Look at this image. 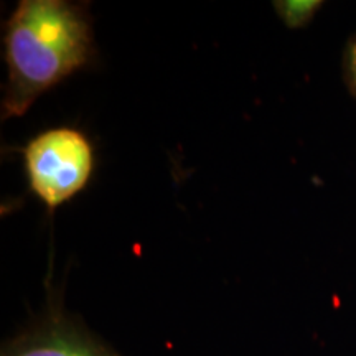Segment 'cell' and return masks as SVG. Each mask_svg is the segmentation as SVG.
Instances as JSON below:
<instances>
[{"label": "cell", "mask_w": 356, "mask_h": 356, "mask_svg": "<svg viewBox=\"0 0 356 356\" xmlns=\"http://www.w3.org/2000/svg\"><path fill=\"white\" fill-rule=\"evenodd\" d=\"M7 84L2 119L22 118L43 92L96 58L86 3L22 0L3 35Z\"/></svg>", "instance_id": "6da1fadb"}, {"label": "cell", "mask_w": 356, "mask_h": 356, "mask_svg": "<svg viewBox=\"0 0 356 356\" xmlns=\"http://www.w3.org/2000/svg\"><path fill=\"white\" fill-rule=\"evenodd\" d=\"M30 190L50 210L65 204L88 185L95 152L83 132L73 127L48 129L24 149Z\"/></svg>", "instance_id": "7a4b0ae2"}, {"label": "cell", "mask_w": 356, "mask_h": 356, "mask_svg": "<svg viewBox=\"0 0 356 356\" xmlns=\"http://www.w3.org/2000/svg\"><path fill=\"white\" fill-rule=\"evenodd\" d=\"M0 356H121L89 332L65 309L61 293H48V304L19 335L2 346Z\"/></svg>", "instance_id": "3957f363"}, {"label": "cell", "mask_w": 356, "mask_h": 356, "mask_svg": "<svg viewBox=\"0 0 356 356\" xmlns=\"http://www.w3.org/2000/svg\"><path fill=\"white\" fill-rule=\"evenodd\" d=\"M322 2L317 0H286V2H274L275 12L279 13L280 20L291 29H300L314 19L315 13L320 10Z\"/></svg>", "instance_id": "277c9868"}, {"label": "cell", "mask_w": 356, "mask_h": 356, "mask_svg": "<svg viewBox=\"0 0 356 356\" xmlns=\"http://www.w3.org/2000/svg\"><path fill=\"white\" fill-rule=\"evenodd\" d=\"M345 76L351 92L356 96V51L350 47V44L348 48H346L345 55Z\"/></svg>", "instance_id": "5b68a950"}, {"label": "cell", "mask_w": 356, "mask_h": 356, "mask_svg": "<svg viewBox=\"0 0 356 356\" xmlns=\"http://www.w3.org/2000/svg\"><path fill=\"white\" fill-rule=\"evenodd\" d=\"M350 47H351V48H353V50H355V51H356V37H355V38H353V40H351V43H350Z\"/></svg>", "instance_id": "8992f818"}]
</instances>
